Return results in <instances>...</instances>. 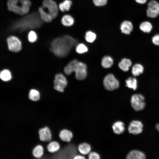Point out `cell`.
<instances>
[{"mask_svg": "<svg viewBox=\"0 0 159 159\" xmlns=\"http://www.w3.org/2000/svg\"><path fill=\"white\" fill-rule=\"evenodd\" d=\"M77 42L76 39L69 35L58 37L53 41L51 50L56 55L64 57L68 54L71 49L77 44Z\"/></svg>", "mask_w": 159, "mask_h": 159, "instance_id": "1", "label": "cell"}, {"mask_svg": "<svg viewBox=\"0 0 159 159\" xmlns=\"http://www.w3.org/2000/svg\"><path fill=\"white\" fill-rule=\"evenodd\" d=\"M39 14L33 13L24 16L14 22L11 29L20 31L37 28L42 24Z\"/></svg>", "mask_w": 159, "mask_h": 159, "instance_id": "2", "label": "cell"}, {"mask_svg": "<svg viewBox=\"0 0 159 159\" xmlns=\"http://www.w3.org/2000/svg\"><path fill=\"white\" fill-rule=\"evenodd\" d=\"M77 147L71 143H67L62 147H60L57 152L49 154L48 158L53 159H73L74 156L77 154Z\"/></svg>", "mask_w": 159, "mask_h": 159, "instance_id": "3", "label": "cell"}, {"mask_svg": "<svg viewBox=\"0 0 159 159\" xmlns=\"http://www.w3.org/2000/svg\"><path fill=\"white\" fill-rule=\"evenodd\" d=\"M7 5L10 11L23 15L29 12L31 2L30 0H8Z\"/></svg>", "mask_w": 159, "mask_h": 159, "instance_id": "4", "label": "cell"}, {"mask_svg": "<svg viewBox=\"0 0 159 159\" xmlns=\"http://www.w3.org/2000/svg\"><path fill=\"white\" fill-rule=\"evenodd\" d=\"M42 6L53 19L57 16L59 9L57 3L54 0H44Z\"/></svg>", "mask_w": 159, "mask_h": 159, "instance_id": "5", "label": "cell"}, {"mask_svg": "<svg viewBox=\"0 0 159 159\" xmlns=\"http://www.w3.org/2000/svg\"><path fill=\"white\" fill-rule=\"evenodd\" d=\"M73 70V72H75V77L77 80H82L86 78L87 74V67L84 63L74 59Z\"/></svg>", "mask_w": 159, "mask_h": 159, "instance_id": "6", "label": "cell"}, {"mask_svg": "<svg viewBox=\"0 0 159 159\" xmlns=\"http://www.w3.org/2000/svg\"><path fill=\"white\" fill-rule=\"evenodd\" d=\"M145 97L142 94H136L132 95L131 103L133 108L136 111H139L143 110L145 106Z\"/></svg>", "mask_w": 159, "mask_h": 159, "instance_id": "7", "label": "cell"}, {"mask_svg": "<svg viewBox=\"0 0 159 159\" xmlns=\"http://www.w3.org/2000/svg\"><path fill=\"white\" fill-rule=\"evenodd\" d=\"M54 88L57 91L62 93L67 87V82L66 78L62 74H56L54 81Z\"/></svg>", "mask_w": 159, "mask_h": 159, "instance_id": "8", "label": "cell"}, {"mask_svg": "<svg viewBox=\"0 0 159 159\" xmlns=\"http://www.w3.org/2000/svg\"><path fill=\"white\" fill-rule=\"evenodd\" d=\"M6 41L9 50L14 52H19L22 48V43L20 40L16 37L11 36L8 37Z\"/></svg>", "mask_w": 159, "mask_h": 159, "instance_id": "9", "label": "cell"}, {"mask_svg": "<svg viewBox=\"0 0 159 159\" xmlns=\"http://www.w3.org/2000/svg\"><path fill=\"white\" fill-rule=\"evenodd\" d=\"M104 86L107 90L112 91L115 90L119 87L118 81L113 74H109L105 77L103 80Z\"/></svg>", "mask_w": 159, "mask_h": 159, "instance_id": "10", "label": "cell"}, {"mask_svg": "<svg viewBox=\"0 0 159 159\" xmlns=\"http://www.w3.org/2000/svg\"><path fill=\"white\" fill-rule=\"evenodd\" d=\"M39 139L41 141L49 143L51 141L52 134L50 129L48 127L40 128L39 131Z\"/></svg>", "mask_w": 159, "mask_h": 159, "instance_id": "11", "label": "cell"}, {"mask_svg": "<svg viewBox=\"0 0 159 159\" xmlns=\"http://www.w3.org/2000/svg\"><path fill=\"white\" fill-rule=\"evenodd\" d=\"M143 127V125L141 122L135 120L132 121L130 123L128 130L130 133L137 135L142 132Z\"/></svg>", "mask_w": 159, "mask_h": 159, "instance_id": "12", "label": "cell"}, {"mask_svg": "<svg viewBox=\"0 0 159 159\" xmlns=\"http://www.w3.org/2000/svg\"><path fill=\"white\" fill-rule=\"evenodd\" d=\"M120 28L122 34L129 35L132 32L133 26L132 24L130 21L124 20L121 23Z\"/></svg>", "mask_w": 159, "mask_h": 159, "instance_id": "13", "label": "cell"}, {"mask_svg": "<svg viewBox=\"0 0 159 159\" xmlns=\"http://www.w3.org/2000/svg\"><path fill=\"white\" fill-rule=\"evenodd\" d=\"M59 137L63 142L69 143L71 142L73 136L72 132L67 129L62 130L59 134Z\"/></svg>", "mask_w": 159, "mask_h": 159, "instance_id": "14", "label": "cell"}, {"mask_svg": "<svg viewBox=\"0 0 159 159\" xmlns=\"http://www.w3.org/2000/svg\"><path fill=\"white\" fill-rule=\"evenodd\" d=\"M145 158V155L143 153L136 150L131 151L126 156V158L128 159H144Z\"/></svg>", "mask_w": 159, "mask_h": 159, "instance_id": "15", "label": "cell"}, {"mask_svg": "<svg viewBox=\"0 0 159 159\" xmlns=\"http://www.w3.org/2000/svg\"><path fill=\"white\" fill-rule=\"evenodd\" d=\"M112 129L115 134H120L123 133L125 130L124 124L121 121H116L112 125Z\"/></svg>", "mask_w": 159, "mask_h": 159, "instance_id": "16", "label": "cell"}, {"mask_svg": "<svg viewBox=\"0 0 159 159\" xmlns=\"http://www.w3.org/2000/svg\"><path fill=\"white\" fill-rule=\"evenodd\" d=\"M60 145L59 143L56 141H50L47 146L48 151L51 153H54L58 151L60 149Z\"/></svg>", "mask_w": 159, "mask_h": 159, "instance_id": "17", "label": "cell"}, {"mask_svg": "<svg viewBox=\"0 0 159 159\" xmlns=\"http://www.w3.org/2000/svg\"><path fill=\"white\" fill-rule=\"evenodd\" d=\"M38 12L42 20L46 22H50L52 21L53 19L44 9L42 6L38 9Z\"/></svg>", "mask_w": 159, "mask_h": 159, "instance_id": "18", "label": "cell"}, {"mask_svg": "<svg viewBox=\"0 0 159 159\" xmlns=\"http://www.w3.org/2000/svg\"><path fill=\"white\" fill-rule=\"evenodd\" d=\"M62 24L66 26H70L74 23V19L73 17L69 14H65L62 17L61 20Z\"/></svg>", "mask_w": 159, "mask_h": 159, "instance_id": "19", "label": "cell"}, {"mask_svg": "<svg viewBox=\"0 0 159 159\" xmlns=\"http://www.w3.org/2000/svg\"><path fill=\"white\" fill-rule=\"evenodd\" d=\"M144 70V67L142 64L136 63L132 67V73L134 77L139 76L143 73Z\"/></svg>", "mask_w": 159, "mask_h": 159, "instance_id": "20", "label": "cell"}, {"mask_svg": "<svg viewBox=\"0 0 159 159\" xmlns=\"http://www.w3.org/2000/svg\"><path fill=\"white\" fill-rule=\"evenodd\" d=\"M44 149L41 145L36 146L32 150V154L35 158H41L44 154Z\"/></svg>", "mask_w": 159, "mask_h": 159, "instance_id": "21", "label": "cell"}, {"mask_svg": "<svg viewBox=\"0 0 159 159\" xmlns=\"http://www.w3.org/2000/svg\"><path fill=\"white\" fill-rule=\"evenodd\" d=\"M132 64V62L130 59L123 58L119 62L118 65L119 68L121 70L127 72L129 70Z\"/></svg>", "mask_w": 159, "mask_h": 159, "instance_id": "22", "label": "cell"}, {"mask_svg": "<svg viewBox=\"0 0 159 159\" xmlns=\"http://www.w3.org/2000/svg\"><path fill=\"white\" fill-rule=\"evenodd\" d=\"M126 86L134 90H136L138 86L137 79L135 77H130L125 81Z\"/></svg>", "mask_w": 159, "mask_h": 159, "instance_id": "23", "label": "cell"}, {"mask_svg": "<svg viewBox=\"0 0 159 159\" xmlns=\"http://www.w3.org/2000/svg\"><path fill=\"white\" fill-rule=\"evenodd\" d=\"M78 151L81 154L86 155L90 153L91 147L87 143H82L80 144L77 147Z\"/></svg>", "mask_w": 159, "mask_h": 159, "instance_id": "24", "label": "cell"}, {"mask_svg": "<svg viewBox=\"0 0 159 159\" xmlns=\"http://www.w3.org/2000/svg\"><path fill=\"white\" fill-rule=\"evenodd\" d=\"M72 4L71 0H64L59 4V9L62 12L68 11L70 9Z\"/></svg>", "mask_w": 159, "mask_h": 159, "instance_id": "25", "label": "cell"}, {"mask_svg": "<svg viewBox=\"0 0 159 159\" xmlns=\"http://www.w3.org/2000/svg\"><path fill=\"white\" fill-rule=\"evenodd\" d=\"M28 97L29 99L32 101H37L40 100V93L37 90L32 89L29 92Z\"/></svg>", "mask_w": 159, "mask_h": 159, "instance_id": "26", "label": "cell"}, {"mask_svg": "<svg viewBox=\"0 0 159 159\" xmlns=\"http://www.w3.org/2000/svg\"><path fill=\"white\" fill-rule=\"evenodd\" d=\"M139 28L141 31L144 33H149L152 30L153 26L148 21L142 22L139 25Z\"/></svg>", "mask_w": 159, "mask_h": 159, "instance_id": "27", "label": "cell"}, {"mask_svg": "<svg viewBox=\"0 0 159 159\" xmlns=\"http://www.w3.org/2000/svg\"><path fill=\"white\" fill-rule=\"evenodd\" d=\"M97 35L95 32L91 30L87 31L85 34L86 41L89 43H92L96 39Z\"/></svg>", "mask_w": 159, "mask_h": 159, "instance_id": "28", "label": "cell"}, {"mask_svg": "<svg viewBox=\"0 0 159 159\" xmlns=\"http://www.w3.org/2000/svg\"><path fill=\"white\" fill-rule=\"evenodd\" d=\"M12 78L11 72L8 69H4L0 72V78L5 82L10 80Z\"/></svg>", "mask_w": 159, "mask_h": 159, "instance_id": "29", "label": "cell"}, {"mask_svg": "<svg viewBox=\"0 0 159 159\" xmlns=\"http://www.w3.org/2000/svg\"><path fill=\"white\" fill-rule=\"evenodd\" d=\"M113 62V60L111 57L109 56H105L102 59L101 64L104 68H108L112 65Z\"/></svg>", "mask_w": 159, "mask_h": 159, "instance_id": "30", "label": "cell"}, {"mask_svg": "<svg viewBox=\"0 0 159 159\" xmlns=\"http://www.w3.org/2000/svg\"><path fill=\"white\" fill-rule=\"evenodd\" d=\"M147 16L150 18H155L159 15V9L152 10L148 9L146 10Z\"/></svg>", "mask_w": 159, "mask_h": 159, "instance_id": "31", "label": "cell"}, {"mask_svg": "<svg viewBox=\"0 0 159 159\" xmlns=\"http://www.w3.org/2000/svg\"><path fill=\"white\" fill-rule=\"evenodd\" d=\"M76 52L79 54L85 53L88 51L86 46L83 43H81L77 45L76 48Z\"/></svg>", "mask_w": 159, "mask_h": 159, "instance_id": "32", "label": "cell"}, {"mask_svg": "<svg viewBox=\"0 0 159 159\" xmlns=\"http://www.w3.org/2000/svg\"><path fill=\"white\" fill-rule=\"evenodd\" d=\"M148 9L156 10L159 9V3L155 0L150 1L148 4Z\"/></svg>", "mask_w": 159, "mask_h": 159, "instance_id": "33", "label": "cell"}, {"mask_svg": "<svg viewBox=\"0 0 159 159\" xmlns=\"http://www.w3.org/2000/svg\"><path fill=\"white\" fill-rule=\"evenodd\" d=\"M37 34L34 31L31 30L29 32L28 38L30 42H35L37 39Z\"/></svg>", "mask_w": 159, "mask_h": 159, "instance_id": "34", "label": "cell"}, {"mask_svg": "<svg viewBox=\"0 0 159 159\" xmlns=\"http://www.w3.org/2000/svg\"><path fill=\"white\" fill-rule=\"evenodd\" d=\"M108 0H92L94 4L96 6L101 7L105 6Z\"/></svg>", "mask_w": 159, "mask_h": 159, "instance_id": "35", "label": "cell"}, {"mask_svg": "<svg viewBox=\"0 0 159 159\" xmlns=\"http://www.w3.org/2000/svg\"><path fill=\"white\" fill-rule=\"evenodd\" d=\"M152 43L155 45L159 46V34H157L153 37L152 38Z\"/></svg>", "mask_w": 159, "mask_h": 159, "instance_id": "36", "label": "cell"}, {"mask_svg": "<svg viewBox=\"0 0 159 159\" xmlns=\"http://www.w3.org/2000/svg\"><path fill=\"white\" fill-rule=\"evenodd\" d=\"M88 157L90 159H99L100 158L99 154L94 152H90Z\"/></svg>", "mask_w": 159, "mask_h": 159, "instance_id": "37", "label": "cell"}, {"mask_svg": "<svg viewBox=\"0 0 159 159\" xmlns=\"http://www.w3.org/2000/svg\"><path fill=\"white\" fill-rule=\"evenodd\" d=\"M85 158L83 155L77 154L73 158L74 159H85Z\"/></svg>", "mask_w": 159, "mask_h": 159, "instance_id": "38", "label": "cell"}, {"mask_svg": "<svg viewBox=\"0 0 159 159\" xmlns=\"http://www.w3.org/2000/svg\"><path fill=\"white\" fill-rule=\"evenodd\" d=\"M135 1L137 3L141 4H145L147 1V0H135Z\"/></svg>", "mask_w": 159, "mask_h": 159, "instance_id": "39", "label": "cell"}, {"mask_svg": "<svg viewBox=\"0 0 159 159\" xmlns=\"http://www.w3.org/2000/svg\"><path fill=\"white\" fill-rule=\"evenodd\" d=\"M156 129L159 132V123L157 124L156 125Z\"/></svg>", "mask_w": 159, "mask_h": 159, "instance_id": "40", "label": "cell"}]
</instances>
